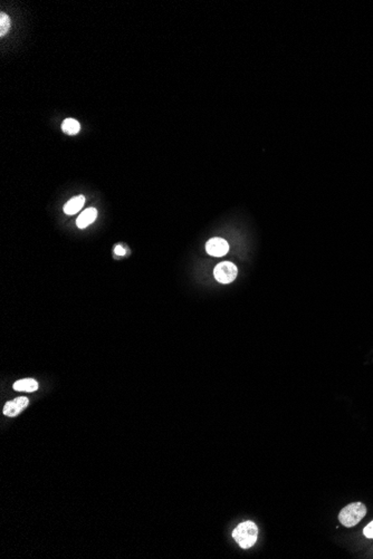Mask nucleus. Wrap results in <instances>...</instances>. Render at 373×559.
<instances>
[{"mask_svg":"<svg viewBox=\"0 0 373 559\" xmlns=\"http://www.w3.org/2000/svg\"><path fill=\"white\" fill-rule=\"evenodd\" d=\"M232 537L242 548H250L257 542L258 528L252 521H245L239 524L232 531Z\"/></svg>","mask_w":373,"mask_h":559,"instance_id":"1","label":"nucleus"},{"mask_svg":"<svg viewBox=\"0 0 373 559\" xmlns=\"http://www.w3.org/2000/svg\"><path fill=\"white\" fill-rule=\"evenodd\" d=\"M366 514V507L362 502H352L345 506L339 513V521L344 527H354L361 521Z\"/></svg>","mask_w":373,"mask_h":559,"instance_id":"2","label":"nucleus"},{"mask_svg":"<svg viewBox=\"0 0 373 559\" xmlns=\"http://www.w3.org/2000/svg\"><path fill=\"white\" fill-rule=\"evenodd\" d=\"M237 275L238 268L229 261L220 262L213 269L214 278L221 284H229V282L236 279Z\"/></svg>","mask_w":373,"mask_h":559,"instance_id":"3","label":"nucleus"},{"mask_svg":"<svg viewBox=\"0 0 373 559\" xmlns=\"http://www.w3.org/2000/svg\"><path fill=\"white\" fill-rule=\"evenodd\" d=\"M207 254L213 257H223L229 251V244L223 238H212L206 243Z\"/></svg>","mask_w":373,"mask_h":559,"instance_id":"4","label":"nucleus"},{"mask_svg":"<svg viewBox=\"0 0 373 559\" xmlns=\"http://www.w3.org/2000/svg\"><path fill=\"white\" fill-rule=\"evenodd\" d=\"M27 405H28V399L25 398V397H19V398L15 399V400L7 402V403L5 404L4 414H5V416H7V417H10V418L17 417L18 414L26 409Z\"/></svg>","mask_w":373,"mask_h":559,"instance_id":"5","label":"nucleus"},{"mask_svg":"<svg viewBox=\"0 0 373 559\" xmlns=\"http://www.w3.org/2000/svg\"><path fill=\"white\" fill-rule=\"evenodd\" d=\"M97 217V210L95 208H88L81 213L76 220V224L80 229H84L88 227L91 223L95 221Z\"/></svg>","mask_w":373,"mask_h":559,"instance_id":"6","label":"nucleus"},{"mask_svg":"<svg viewBox=\"0 0 373 559\" xmlns=\"http://www.w3.org/2000/svg\"><path fill=\"white\" fill-rule=\"evenodd\" d=\"M84 203H85V198L83 196L74 197L71 200H68L66 204L64 205V212L69 216L75 215V213H77L82 208H83Z\"/></svg>","mask_w":373,"mask_h":559,"instance_id":"7","label":"nucleus"},{"mask_svg":"<svg viewBox=\"0 0 373 559\" xmlns=\"http://www.w3.org/2000/svg\"><path fill=\"white\" fill-rule=\"evenodd\" d=\"M15 391L19 392H35L38 389V383L34 379H24L17 381L14 384Z\"/></svg>","mask_w":373,"mask_h":559,"instance_id":"8","label":"nucleus"},{"mask_svg":"<svg viewBox=\"0 0 373 559\" xmlns=\"http://www.w3.org/2000/svg\"><path fill=\"white\" fill-rule=\"evenodd\" d=\"M62 130L68 135H75L80 132L81 124L78 123V121L74 120V118H66L62 124Z\"/></svg>","mask_w":373,"mask_h":559,"instance_id":"9","label":"nucleus"},{"mask_svg":"<svg viewBox=\"0 0 373 559\" xmlns=\"http://www.w3.org/2000/svg\"><path fill=\"white\" fill-rule=\"evenodd\" d=\"M9 28H10V18L7 14L2 12V14H0V36L3 37L7 34Z\"/></svg>","mask_w":373,"mask_h":559,"instance_id":"10","label":"nucleus"},{"mask_svg":"<svg viewBox=\"0 0 373 559\" xmlns=\"http://www.w3.org/2000/svg\"><path fill=\"white\" fill-rule=\"evenodd\" d=\"M363 533H364V536H365L366 538L373 539V521H371V523H370L369 525H366V526L364 527Z\"/></svg>","mask_w":373,"mask_h":559,"instance_id":"11","label":"nucleus"},{"mask_svg":"<svg viewBox=\"0 0 373 559\" xmlns=\"http://www.w3.org/2000/svg\"><path fill=\"white\" fill-rule=\"evenodd\" d=\"M114 251H115V254L119 255V256H124L125 255V249L122 246H116Z\"/></svg>","mask_w":373,"mask_h":559,"instance_id":"12","label":"nucleus"}]
</instances>
